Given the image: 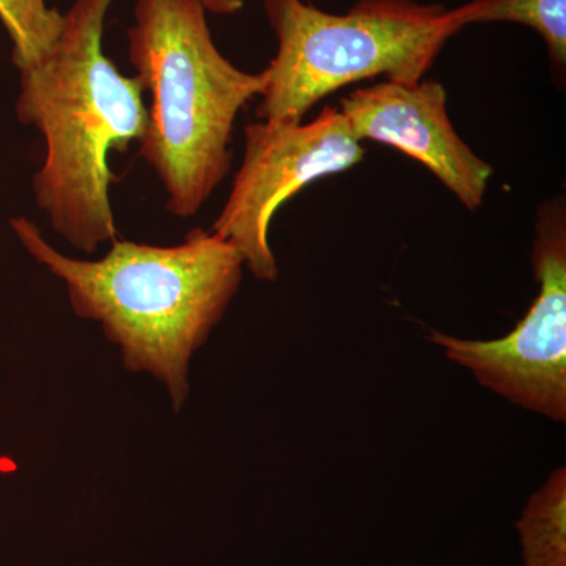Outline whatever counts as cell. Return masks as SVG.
Wrapping results in <instances>:
<instances>
[{
  "mask_svg": "<svg viewBox=\"0 0 566 566\" xmlns=\"http://www.w3.org/2000/svg\"><path fill=\"white\" fill-rule=\"evenodd\" d=\"M111 3L76 0L63 13L50 51L20 70L18 117L46 142L43 166L33 178L36 203L51 229L85 253L118 238L109 153L139 144L148 125L140 81L125 76L104 54Z\"/></svg>",
  "mask_w": 566,
  "mask_h": 566,
  "instance_id": "1",
  "label": "cell"
},
{
  "mask_svg": "<svg viewBox=\"0 0 566 566\" xmlns=\"http://www.w3.org/2000/svg\"><path fill=\"white\" fill-rule=\"evenodd\" d=\"M11 229L65 283L74 314L102 324L120 346L126 368L158 378L180 411L192 354L221 322L243 279L234 245L196 229L167 248L114 240L104 259L85 262L52 248L29 219H13Z\"/></svg>",
  "mask_w": 566,
  "mask_h": 566,
  "instance_id": "2",
  "label": "cell"
},
{
  "mask_svg": "<svg viewBox=\"0 0 566 566\" xmlns=\"http://www.w3.org/2000/svg\"><path fill=\"white\" fill-rule=\"evenodd\" d=\"M128 55L151 95L140 158L158 175L170 214L192 218L229 174L234 122L266 76L223 57L199 0H137Z\"/></svg>",
  "mask_w": 566,
  "mask_h": 566,
  "instance_id": "3",
  "label": "cell"
},
{
  "mask_svg": "<svg viewBox=\"0 0 566 566\" xmlns=\"http://www.w3.org/2000/svg\"><path fill=\"white\" fill-rule=\"evenodd\" d=\"M277 54L263 71L260 122L303 117L324 96L357 81L387 76L415 84L461 29L457 10L416 0H359L331 14L304 0H264Z\"/></svg>",
  "mask_w": 566,
  "mask_h": 566,
  "instance_id": "4",
  "label": "cell"
},
{
  "mask_svg": "<svg viewBox=\"0 0 566 566\" xmlns=\"http://www.w3.org/2000/svg\"><path fill=\"white\" fill-rule=\"evenodd\" d=\"M538 296L515 329L497 340H465L433 331L428 340L512 405L566 420V221L564 202L543 205L535 226Z\"/></svg>",
  "mask_w": 566,
  "mask_h": 566,
  "instance_id": "5",
  "label": "cell"
},
{
  "mask_svg": "<svg viewBox=\"0 0 566 566\" xmlns=\"http://www.w3.org/2000/svg\"><path fill=\"white\" fill-rule=\"evenodd\" d=\"M244 136L243 164L210 232L233 244L256 279L273 282L279 275L270 245L275 211L311 182L352 169L365 150L342 111L331 106L311 123H251Z\"/></svg>",
  "mask_w": 566,
  "mask_h": 566,
  "instance_id": "6",
  "label": "cell"
},
{
  "mask_svg": "<svg viewBox=\"0 0 566 566\" xmlns=\"http://www.w3.org/2000/svg\"><path fill=\"white\" fill-rule=\"evenodd\" d=\"M340 104L357 139L406 153L428 167L468 210L482 207L493 169L458 136L439 82L386 81L357 88Z\"/></svg>",
  "mask_w": 566,
  "mask_h": 566,
  "instance_id": "7",
  "label": "cell"
},
{
  "mask_svg": "<svg viewBox=\"0 0 566 566\" xmlns=\"http://www.w3.org/2000/svg\"><path fill=\"white\" fill-rule=\"evenodd\" d=\"M566 468L539 488L517 523L526 566H565Z\"/></svg>",
  "mask_w": 566,
  "mask_h": 566,
  "instance_id": "8",
  "label": "cell"
},
{
  "mask_svg": "<svg viewBox=\"0 0 566 566\" xmlns=\"http://www.w3.org/2000/svg\"><path fill=\"white\" fill-rule=\"evenodd\" d=\"M461 25L513 22L535 29L545 40L551 61L566 65V0H471L458 7Z\"/></svg>",
  "mask_w": 566,
  "mask_h": 566,
  "instance_id": "9",
  "label": "cell"
},
{
  "mask_svg": "<svg viewBox=\"0 0 566 566\" xmlns=\"http://www.w3.org/2000/svg\"><path fill=\"white\" fill-rule=\"evenodd\" d=\"M44 0H0V21L10 35L31 29L43 11Z\"/></svg>",
  "mask_w": 566,
  "mask_h": 566,
  "instance_id": "10",
  "label": "cell"
},
{
  "mask_svg": "<svg viewBox=\"0 0 566 566\" xmlns=\"http://www.w3.org/2000/svg\"><path fill=\"white\" fill-rule=\"evenodd\" d=\"M205 10L214 14H234L243 10L245 0H199Z\"/></svg>",
  "mask_w": 566,
  "mask_h": 566,
  "instance_id": "11",
  "label": "cell"
}]
</instances>
